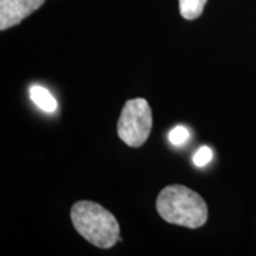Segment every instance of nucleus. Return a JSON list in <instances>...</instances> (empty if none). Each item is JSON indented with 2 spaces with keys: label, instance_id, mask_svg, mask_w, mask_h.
I'll return each mask as SVG.
<instances>
[{
  "label": "nucleus",
  "instance_id": "nucleus-1",
  "mask_svg": "<svg viewBox=\"0 0 256 256\" xmlns=\"http://www.w3.org/2000/svg\"><path fill=\"white\" fill-rule=\"evenodd\" d=\"M156 210L162 218L176 226L196 229L208 220V206L197 192L184 185H170L160 191Z\"/></svg>",
  "mask_w": 256,
  "mask_h": 256
},
{
  "label": "nucleus",
  "instance_id": "nucleus-2",
  "mask_svg": "<svg viewBox=\"0 0 256 256\" xmlns=\"http://www.w3.org/2000/svg\"><path fill=\"white\" fill-rule=\"evenodd\" d=\"M70 217L80 235L96 247L108 249L119 241V222L100 204L90 200L76 202Z\"/></svg>",
  "mask_w": 256,
  "mask_h": 256
},
{
  "label": "nucleus",
  "instance_id": "nucleus-3",
  "mask_svg": "<svg viewBox=\"0 0 256 256\" xmlns=\"http://www.w3.org/2000/svg\"><path fill=\"white\" fill-rule=\"evenodd\" d=\"M152 110L145 98L128 100L118 121V136L130 147H140L151 133Z\"/></svg>",
  "mask_w": 256,
  "mask_h": 256
},
{
  "label": "nucleus",
  "instance_id": "nucleus-4",
  "mask_svg": "<svg viewBox=\"0 0 256 256\" xmlns=\"http://www.w3.org/2000/svg\"><path fill=\"white\" fill-rule=\"evenodd\" d=\"M44 2L46 0H0V30L18 25Z\"/></svg>",
  "mask_w": 256,
  "mask_h": 256
},
{
  "label": "nucleus",
  "instance_id": "nucleus-5",
  "mask_svg": "<svg viewBox=\"0 0 256 256\" xmlns=\"http://www.w3.org/2000/svg\"><path fill=\"white\" fill-rule=\"evenodd\" d=\"M30 98L32 102L37 106L38 108L48 113H52L57 110V101L49 90L40 86H34L30 89Z\"/></svg>",
  "mask_w": 256,
  "mask_h": 256
},
{
  "label": "nucleus",
  "instance_id": "nucleus-6",
  "mask_svg": "<svg viewBox=\"0 0 256 256\" xmlns=\"http://www.w3.org/2000/svg\"><path fill=\"white\" fill-rule=\"evenodd\" d=\"M208 0H179V11L186 20H194L203 12Z\"/></svg>",
  "mask_w": 256,
  "mask_h": 256
},
{
  "label": "nucleus",
  "instance_id": "nucleus-7",
  "mask_svg": "<svg viewBox=\"0 0 256 256\" xmlns=\"http://www.w3.org/2000/svg\"><path fill=\"white\" fill-rule=\"evenodd\" d=\"M190 138V133H188V128L184 126H177L174 127L171 132L168 133V140L171 142L172 145L174 146H182L188 142Z\"/></svg>",
  "mask_w": 256,
  "mask_h": 256
},
{
  "label": "nucleus",
  "instance_id": "nucleus-8",
  "mask_svg": "<svg viewBox=\"0 0 256 256\" xmlns=\"http://www.w3.org/2000/svg\"><path fill=\"white\" fill-rule=\"evenodd\" d=\"M212 156H214V153H212V151H211L210 147L202 146L194 156V165L198 166V168H203V166L208 165L211 162Z\"/></svg>",
  "mask_w": 256,
  "mask_h": 256
}]
</instances>
